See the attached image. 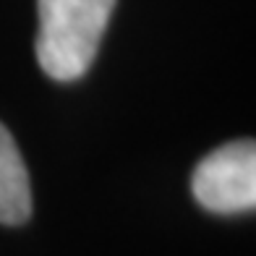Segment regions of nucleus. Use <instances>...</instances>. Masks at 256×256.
Here are the masks:
<instances>
[{
    "instance_id": "obj_1",
    "label": "nucleus",
    "mask_w": 256,
    "mask_h": 256,
    "mask_svg": "<svg viewBox=\"0 0 256 256\" xmlns=\"http://www.w3.org/2000/svg\"><path fill=\"white\" fill-rule=\"evenodd\" d=\"M115 0H37V60L55 81H76L94 63Z\"/></svg>"
},
{
    "instance_id": "obj_2",
    "label": "nucleus",
    "mask_w": 256,
    "mask_h": 256,
    "mask_svg": "<svg viewBox=\"0 0 256 256\" xmlns=\"http://www.w3.org/2000/svg\"><path fill=\"white\" fill-rule=\"evenodd\" d=\"M194 199L206 212L238 214L256 206V146L251 138L222 144L194 170Z\"/></svg>"
},
{
    "instance_id": "obj_3",
    "label": "nucleus",
    "mask_w": 256,
    "mask_h": 256,
    "mask_svg": "<svg viewBox=\"0 0 256 256\" xmlns=\"http://www.w3.org/2000/svg\"><path fill=\"white\" fill-rule=\"evenodd\" d=\"M32 214V183L10 131L0 123V225H24Z\"/></svg>"
}]
</instances>
